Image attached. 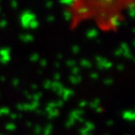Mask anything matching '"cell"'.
Masks as SVG:
<instances>
[{
    "mask_svg": "<svg viewBox=\"0 0 135 135\" xmlns=\"http://www.w3.org/2000/svg\"><path fill=\"white\" fill-rule=\"evenodd\" d=\"M81 135H91V133H84V134H81Z\"/></svg>",
    "mask_w": 135,
    "mask_h": 135,
    "instance_id": "cell-52",
    "label": "cell"
},
{
    "mask_svg": "<svg viewBox=\"0 0 135 135\" xmlns=\"http://www.w3.org/2000/svg\"><path fill=\"white\" fill-rule=\"evenodd\" d=\"M63 104H64V101L62 100V99H59V100L55 101V106H56L57 109H58L59 107H62V106H63Z\"/></svg>",
    "mask_w": 135,
    "mask_h": 135,
    "instance_id": "cell-32",
    "label": "cell"
},
{
    "mask_svg": "<svg viewBox=\"0 0 135 135\" xmlns=\"http://www.w3.org/2000/svg\"><path fill=\"white\" fill-rule=\"evenodd\" d=\"M84 129H86L87 131H92L93 129H94V128H95V125L93 124L92 122H89V121H87V122L84 123Z\"/></svg>",
    "mask_w": 135,
    "mask_h": 135,
    "instance_id": "cell-10",
    "label": "cell"
},
{
    "mask_svg": "<svg viewBox=\"0 0 135 135\" xmlns=\"http://www.w3.org/2000/svg\"><path fill=\"white\" fill-rule=\"evenodd\" d=\"M76 121L74 120V119H72V118H69V120L67 121V123H66V126H67V128H71L72 126H73L74 124H75Z\"/></svg>",
    "mask_w": 135,
    "mask_h": 135,
    "instance_id": "cell-22",
    "label": "cell"
},
{
    "mask_svg": "<svg viewBox=\"0 0 135 135\" xmlns=\"http://www.w3.org/2000/svg\"><path fill=\"white\" fill-rule=\"evenodd\" d=\"M129 16L133 17L135 15V8H134V3H131V7L129 8Z\"/></svg>",
    "mask_w": 135,
    "mask_h": 135,
    "instance_id": "cell-20",
    "label": "cell"
},
{
    "mask_svg": "<svg viewBox=\"0 0 135 135\" xmlns=\"http://www.w3.org/2000/svg\"><path fill=\"white\" fill-rule=\"evenodd\" d=\"M32 88H33V89H37V88H38V86H37V85H35V84H34V85H32Z\"/></svg>",
    "mask_w": 135,
    "mask_h": 135,
    "instance_id": "cell-49",
    "label": "cell"
},
{
    "mask_svg": "<svg viewBox=\"0 0 135 135\" xmlns=\"http://www.w3.org/2000/svg\"><path fill=\"white\" fill-rule=\"evenodd\" d=\"M99 104H100V100L98 99H96L90 103V107L93 108V109H97L98 107H99Z\"/></svg>",
    "mask_w": 135,
    "mask_h": 135,
    "instance_id": "cell-15",
    "label": "cell"
},
{
    "mask_svg": "<svg viewBox=\"0 0 135 135\" xmlns=\"http://www.w3.org/2000/svg\"><path fill=\"white\" fill-rule=\"evenodd\" d=\"M71 50H72V53L77 55V54H79V52H80V47H79L78 45H73Z\"/></svg>",
    "mask_w": 135,
    "mask_h": 135,
    "instance_id": "cell-27",
    "label": "cell"
},
{
    "mask_svg": "<svg viewBox=\"0 0 135 135\" xmlns=\"http://www.w3.org/2000/svg\"><path fill=\"white\" fill-rule=\"evenodd\" d=\"M53 5H54V3L53 2H47V3H45V7H46L47 8H53Z\"/></svg>",
    "mask_w": 135,
    "mask_h": 135,
    "instance_id": "cell-39",
    "label": "cell"
},
{
    "mask_svg": "<svg viewBox=\"0 0 135 135\" xmlns=\"http://www.w3.org/2000/svg\"><path fill=\"white\" fill-rule=\"evenodd\" d=\"M11 114V110L7 107H2L0 109V115H5V114Z\"/></svg>",
    "mask_w": 135,
    "mask_h": 135,
    "instance_id": "cell-16",
    "label": "cell"
},
{
    "mask_svg": "<svg viewBox=\"0 0 135 135\" xmlns=\"http://www.w3.org/2000/svg\"><path fill=\"white\" fill-rule=\"evenodd\" d=\"M36 19V15L29 11H26L21 16V25L25 28H29V23Z\"/></svg>",
    "mask_w": 135,
    "mask_h": 135,
    "instance_id": "cell-1",
    "label": "cell"
},
{
    "mask_svg": "<svg viewBox=\"0 0 135 135\" xmlns=\"http://www.w3.org/2000/svg\"><path fill=\"white\" fill-rule=\"evenodd\" d=\"M123 118H124L125 120L127 121H133L135 118V114L133 111H131V110H129V111H125L124 113H123L122 114Z\"/></svg>",
    "mask_w": 135,
    "mask_h": 135,
    "instance_id": "cell-5",
    "label": "cell"
},
{
    "mask_svg": "<svg viewBox=\"0 0 135 135\" xmlns=\"http://www.w3.org/2000/svg\"><path fill=\"white\" fill-rule=\"evenodd\" d=\"M64 18H65L66 21L70 22L73 18V15H72V12L70 11H64Z\"/></svg>",
    "mask_w": 135,
    "mask_h": 135,
    "instance_id": "cell-9",
    "label": "cell"
},
{
    "mask_svg": "<svg viewBox=\"0 0 135 135\" xmlns=\"http://www.w3.org/2000/svg\"><path fill=\"white\" fill-rule=\"evenodd\" d=\"M71 73H72V75H78V74L80 73V68H78V67L72 68Z\"/></svg>",
    "mask_w": 135,
    "mask_h": 135,
    "instance_id": "cell-26",
    "label": "cell"
},
{
    "mask_svg": "<svg viewBox=\"0 0 135 135\" xmlns=\"http://www.w3.org/2000/svg\"><path fill=\"white\" fill-rule=\"evenodd\" d=\"M123 69H124V66H123V65H118L117 66V70H123Z\"/></svg>",
    "mask_w": 135,
    "mask_h": 135,
    "instance_id": "cell-46",
    "label": "cell"
},
{
    "mask_svg": "<svg viewBox=\"0 0 135 135\" xmlns=\"http://www.w3.org/2000/svg\"><path fill=\"white\" fill-rule=\"evenodd\" d=\"M54 78H55V82H59V80H60V78H61V75H60L59 73H55V77H54Z\"/></svg>",
    "mask_w": 135,
    "mask_h": 135,
    "instance_id": "cell-37",
    "label": "cell"
},
{
    "mask_svg": "<svg viewBox=\"0 0 135 135\" xmlns=\"http://www.w3.org/2000/svg\"><path fill=\"white\" fill-rule=\"evenodd\" d=\"M46 64H47V61L45 59H41V60H40V65H41V67H45Z\"/></svg>",
    "mask_w": 135,
    "mask_h": 135,
    "instance_id": "cell-41",
    "label": "cell"
},
{
    "mask_svg": "<svg viewBox=\"0 0 135 135\" xmlns=\"http://www.w3.org/2000/svg\"><path fill=\"white\" fill-rule=\"evenodd\" d=\"M107 125H108V126H113V125H114V121H113V120H108L107 121Z\"/></svg>",
    "mask_w": 135,
    "mask_h": 135,
    "instance_id": "cell-44",
    "label": "cell"
},
{
    "mask_svg": "<svg viewBox=\"0 0 135 135\" xmlns=\"http://www.w3.org/2000/svg\"><path fill=\"white\" fill-rule=\"evenodd\" d=\"M90 78L93 79V80H97V79H99V74L97 72H92L90 74Z\"/></svg>",
    "mask_w": 135,
    "mask_h": 135,
    "instance_id": "cell-33",
    "label": "cell"
},
{
    "mask_svg": "<svg viewBox=\"0 0 135 135\" xmlns=\"http://www.w3.org/2000/svg\"><path fill=\"white\" fill-rule=\"evenodd\" d=\"M61 4L66 5V6H72V5L76 4V2H74V1H62Z\"/></svg>",
    "mask_w": 135,
    "mask_h": 135,
    "instance_id": "cell-30",
    "label": "cell"
},
{
    "mask_svg": "<svg viewBox=\"0 0 135 135\" xmlns=\"http://www.w3.org/2000/svg\"><path fill=\"white\" fill-rule=\"evenodd\" d=\"M57 57H58V59H59V58L61 59V58H62V55H58V56H57Z\"/></svg>",
    "mask_w": 135,
    "mask_h": 135,
    "instance_id": "cell-51",
    "label": "cell"
},
{
    "mask_svg": "<svg viewBox=\"0 0 135 135\" xmlns=\"http://www.w3.org/2000/svg\"><path fill=\"white\" fill-rule=\"evenodd\" d=\"M38 59H40V55H38V54H33V55L30 56V60H31L32 62L38 61Z\"/></svg>",
    "mask_w": 135,
    "mask_h": 135,
    "instance_id": "cell-23",
    "label": "cell"
},
{
    "mask_svg": "<svg viewBox=\"0 0 135 135\" xmlns=\"http://www.w3.org/2000/svg\"><path fill=\"white\" fill-rule=\"evenodd\" d=\"M51 89L53 91H55V93H57V95L58 96H61L62 93H63L64 89V85L61 84L60 82H52V86H51Z\"/></svg>",
    "mask_w": 135,
    "mask_h": 135,
    "instance_id": "cell-3",
    "label": "cell"
},
{
    "mask_svg": "<svg viewBox=\"0 0 135 135\" xmlns=\"http://www.w3.org/2000/svg\"><path fill=\"white\" fill-rule=\"evenodd\" d=\"M11 59V50L8 48H3L0 50V62L7 64Z\"/></svg>",
    "mask_w": 135,
    "mask_h": 135,
    "instance_id": "cell-2",
    "label": "cell"
},
{
    "mask_svg": "<svg viewBox=\"0 0 135 135\" xmlns=\"http://www.w3.org/2000/svg\"><path fill=\"white\" fill-rule=\"evenodd\" d=\"M67 65L69 66L70 68H74L76 67V61L75 60H73V59H70V60H68L67 61Z\"/></svg>",
    "mask_w": 135,
    "mask_h": 135,
    "instance_id": "cell-24",
    "label": "cell"
},
{
    "mask_svg": "<svg viewBox=\"0 0 135 135\" xmlns=\"http://www.w3.org/2000/svg\"><path fill=\"white\" fill-rule=\"evenodd\" d=\"M35 132L38 133V134H40V133L41 132V128H40V126H37L36 128H35Z\"/></svg>",
    "mask_w": 135,
    "mask_h": 135,
    "instance_id": "cell-40",
    "label": "cell"
},
{
    "mask_svg": "<svg viewBox=\"0 0 135 135\" xmlns=\"http://www.w3.org/2000/svg\"><path fill=\"white\" fill-rule=\"evenodd\" d=\"M114 55H115L116 56H120V55H123V51L121 50L119 47H118V49H116L115 52H114Z\"/></svg>",
    "mask_w": 135,
    "mask_h": 135,
    "instance_id": "cell-31",
    "label": "cell"
},
{
    "mask_svg": "<svg viewBox=\"0 0 135 135\" xmlns=\"http://www.w3.org/2000/svg\"><path fill=\"white\" fill-rule=\"evenodd\" d=\"M99 36V31H98L96 28H91V29H88L86 32V37L88 38H96L97 37Z\"/></svg>",
    "mask_w": 135,
    "mask_h": 135,
    "instance_id": "cell-7",
    "label": "cell"
},
{
    "mask_svg": "<svg viewBox=\"0 0 135 135\" xmlns=\"http://www.w3.org/2000/svg\"><path fill=\"white\" fill-rule=\"evenodd\" d=\"M21 40L25 42H30L34 40L33 38V36L32 35H29V34H25V35H23L21 36Z\"/></svg>",
    "mask_w": 135,
    "mask_h": 135,
    "instance_id": "cell-11",
    "label": "cell"
},
{
    "mask_svg": "<svg viewBox=\"0 0 135 135\" xmlns=\"http://www.w3.org/2000/svg\"><path fill=\"white\" fill-rule=\"evenodd\" d=\"M38 22L36 19L33 20L29 23V28H31V29H36V28H38Z\"/></svg>",
    "mask_w": 135,
    "mask_h": 135,
    "instance_id": "cell-18",
    "label": "cell"
},
{
    "mask_svg": "<svg viewBox=\"0 0 135 135\" xmlns=\"http://www.w3.org/2000/svg\"><path fill=\"white\" fill-rule=\"evenodd\" d=\"M81 65H82L84 68H85V69H90V68L92 67L91 62L89 61V60H87V59H82V61H81Z\"/></svg>",
    "mask_w": 135,
    "mask_h": 135,
    "instance_id": "cell-12",
    "label": "cell"
},
{
    "mask_svg": "<svg viewBox=\"0 0 135 135\" xmlns=\"http://www.w3.org/2000/svg\"><path fill=\"white\" fill-rule=\"evenodd\" d=\"M87 104H88V103H87L86 101H85V100H83V101H81L80 103H79V107H80L81 109H82V108H84V107H85V106H86Z\"/></svg>",
    "mask_w": 135,
    "mask_h": 135,
    "instance_id": "cell-36",
    "label": "cell"
},
{
    "mask_svg": "<svg viewBox=\"0 0 135 135\" xmlns=\"http://www.w3.org/2000/svg\"><path fill=\"white\" fill-rule=\"evenodd\" d=\"M126 135H129V134H126Z\"/></svg>",
    "mask_w": 135,
    "mask_h": 135,
    "instance_id": "cell-55",
    "label": "cell"
},
{
    "mask_svg": "<svg viewBox=\"0 0 135 135\" xmlns=\"http://www.w3.org/2000/svg\"><path fill=\"white\" fill-rule=\"evenodd\" d=\"M55 109H57L56 106H55V101H54V102H50L46 107V113L48 114V113H50L51 111H53V110H55Z\"/></svg>",
    "mask_w": 135,
    "mask_h": 135,
    "instance_id": "cell-13",
    "label": "cell"
},
{
    "mask_svg": "<svg viewBox=\"0 0 135 135\" xmlns=\"http://www.w3.org/2000/svg\"><path fill=\"white\" fill-rule=\"evenodd\" d=\"M113 67V63L111 61H109L108 60L107 62H106V64H105V67H104V69L105 70H109V69H111V68Z\"/></svg>",
    "mask_w": 135,
    "mask_h": 135,
    "instance_id": "cell-34",
    "label": "cell"
},
{
    "mask_svg": "<svg viewBox=\"0 0 135 135\" xmlns=\"http://www.w3.org/2000/svg\"><path fill=\"white\" fill-rule=\"evenodd\" d=\"M52 131H53V126L51 124L47 125V127L44 129V135H51Z\"/></svg>",
    "mask_w": 135,
    "mask_h": 135,
    "instance_id": "cell-17",
    "label": "cell"
},
{
    "mask_svg": "<svg viewBox=\"0 0 135 135\" xmlns=\"http://www.w3.org/2000/svg\"><path fill=\"white\" fill-rule=\"evenodd\" d=\"M12 84L14 85V86H17L18 84H19V80L18 79H15V80L12 81Z\"/></svg>",
    "mask_w": 135,
    "mask_h": 135,
    "instance_id": "cell-43",
    "label": "cell"
},
{
    "mask_svg": "<svg viewBox=\"0 0 135 135\" xmlns=\"http://www.w3.org/2000/svg\"><path fill=\"white\" fill-rule=\"evenodd\" d=\"M106 135H108V134H106Z\"/></svg>",
    "mask_w": 135,
    "mask_h": 135,
    "instance_id": "cell-56",
    "label": "cell"
},
{
    "mask_svg": "<svg viewBox=\"0 0 135 135\" xmlns=\"http://www.w3.org/2000/svg\"><path fill=\"white\" fill-rule=\"evenodd\" d=\"M51 86H52V82L49 80L45 81L44 82V87L46 89H51Z\"/></svg>",
    "mask_w": 135,
    "mask_h": 135,
    "instance_id": "cell-29",
    "label": "cell"
},
{
    "mask_svg": "<svg viewBox=\"0 0 135 135\" xmlns=\"http://www.w3.org/2000/svg\"><path fill=\"white\" fill-rule=\"evenodd\" d=\"M47 21H48V23H53V22L55 21V17H54L53 15H50V16L47 18Z\"/></svg>",
    "mask_w": 135,
    "mask_h": 135,
    "instance_id": "cell-38",
    "label": "cell"
},
{
    "mask_svg": "<svg viewBox=\"0 0 135 135\" xmlns=\"http://www.w3.org/2000/svg\"><path fill=\"white\" fill-rule=\"evenodd\" d=\"M106 16H107V15H106V12H101L100 13V17H101V18H106Z\"/></svg>",
    "mask_w": 135,
    "mask_h": 135,
    "instance_id": "cell-47",
    "label": "cell"
},
{
    "mask_svg": "<svg viewBox=\"0 0 135 135\" xmlns=\"http://www.w3.org/2000/svg\"><path fill=\"white\" fill-rule=\"evenodd\" d=\"M103 83L106 85H111V84H113V83H114V80L111 78H108V79H105V80L103 81Z\"/></svg>",
    "mask_w": 135,
    "mask_h": 135,
    "instance_id": "cell-28",
    "label": "cell"
},
{
    "mask_svg": "<svg viewBox=\"0 0 135 135\" xmlns=\"http://www.w3.org/2000/svg\"><path fill=\"white\" fill-rule=\"evenodd\" d=\"M70 81L71 84H79V83H81V81H82V77H81L80 74H78V75H71L70 77Z\"/></svg>",
    "mask_w": 135,
    "mask_h": 135,
    "instance_id": "cell-8",
    "label": "cell"
},
{
    "mask_svg": "<svg viewBox=\"0 0 135 135\" xmlns=\"http://www.w3.org/2000/svg\"><path fill=\"white\" fill-rule=\"evenodd\" d=\"M58 114H59V110L58 109H55V110H53V111H51L50 113H48V117L52 119V118L56 117Z\"/></svg>",
    "mask_w": 135,
    "mask_h": 135,
    "instance_id": "cell-14",
    "label": "cell"
},
{
    "mask_svg": "<svg viewBox=\"0 0 135 135\" xmlns=\"http://www.w3.org/2000/svg\"><path fill=\"white\" fill-rule=\"evenodd\" d=\"M16 129V125L14 124V123H8V124L6 125V129H8V131H14V129Z\"/></svg>",
    "mask_w": 135,
    "mask_h": 135,
    "instance_id": "cell-21",
    "label": "cell"
},
{
    "mask_svg": "<svg viewBox=\"0 0 135 135\" xmlns=\"http://www.w3.org/2000/svg\"><path fill=\"white\" fill-rule=\"evenodd\" d=\"M7 25H8V22H7L6 20H1V21H0V27L4 28V27H6Z\"/></svg>",
    "mask_w": 135,
    "mask_h": 135,
    "instance_id": "cell-35",
    "label": "cell"
},
{
    "mask_svg": "<svg viewBox=\"0 0 135 135\" xmlns=\"http://www.w3.org/2000/svg\"><path fill=\"white\" fill-rule=\"evenodd\" d=\"M11 119H16L17 114H11Z\"/></svg>",
    "mask_w": 135,
    "mask_h": 135,
    "instance_id": "cell-45",
    "label": "cell"
},
{
    "mask_svg": "<svg viewBox=\"0 0 135 135\" xmlns=\"http://www.w3.org/2000/svg\"><path fill=\"white\" fill-rule=\"evenodd\" d=\"M96 110H97V112H99V113L102 112V109H101L100 107H98V108H97V109H96Z\"/></svg>",
    "mask_w": 135,
    "mask_h": 135,
    "instance_id": "cell-48",
    "label": "cell"
},
{
    "mask_svg": "<svg viewBox=\"0 0 135 135\" xmlns=\"http://www.w3.org/2000/svg\"><path fill=\"white\" fill-rule=\"evenodd\" d=\"M89 11V9L87 8H80L78 9V12L80 13L81 15H84V14H86L87 12Z\"/></svg>",
    "mask_w": 135,
    "mask_h": 135,
    "instance_id": "cell-25",
    "label": "cell"
},
{
    "mask_svg": "<svg viewBox=\"0 0 135 135\" xmlns=\"http://www.w3.org/2000/svg\"><path fill=\"white\" fill-rule=\"evenodd\" d=\"M11 7H12V8H17L18 3H17L16 1H12V2H11Z\"/></svg>",
    "mask_w": 135,
    "mask_h": 135,
    "instance_id": "cell-42",
    "label": "cell"
},
{
    "mask_svg": "<svg viewBox=\"0 0 135 135\" xmlns=\"http://www.w3.org/2000/svg\"><path fill=\"white\" fill-rule=\"evenodd\" d=\"M73 94H74V92H73V90H72V89L65 88V89H64V91H63V93H62V95H61L62 100L65 101V100H68V99H70V98L73 96Z\"/></svg>",
    "mask_w": 135,
    "mask_h": 135,
    "instance_id": "cell-4",
    "label": "cell"
},
{
    "mask_svg": "<svg viewBox=\"0 0 135 135\" xmlns=\"http://www.w3.org/2000/svg\"><path fill=\"white\" fill-rule=\"evenodd\" d=\"M110 23H111V25H112L113 26L117 27V26H119V25H121L120 17L117 16V15H114V16H112L110 18Z\"/></svg>",
    "mask_w": 135,
    "mask_h": 135,
    "instance_id": "cell-6",
    "label": "cell"
},
{
    "mask_svg": "<svg viewBox=\"0 0 135 135\" xmlns=\"http://www.w3.org/2000/svg\"><path fill=\"white\" fill-rule=\"evenodd\" d=\"M41 93H36V94H34V95L31 96V99H33V101H38L41 98Z\"/></svg>",
    "mask_w": 135,
    "mask_h": 135,
    "instance_id": "cell-19",
    "label": "cell"
},
{
    "mask_svg": "<svg viewBox=\"0 0 135 135\" xmlns=\"http://www.w3.org/2000/svg\"><path fill=\"white\" fill-rule=\"evenodd\" d=\"M59 66H60L59 65V63H55V67L56 68H59Z\"/></svg>",
    "mask_w": 135,
    "mask_h": 135,
    "instance_id": "cell-50",
    "label": "cell"
},
{
    "mask_svg": "<svg viewBox=\"0 0 135 135\" xmlns=\"http://www.w3.org/2000/svg\"><path fill=\"white\" fill-rule=\"evenodd\" d=\"M0 11H1V8H0Z\"/></svg>",
    "mask_w": 135,
    "mask_h": 135,
    "instance_id": "cell-53",
    "label": "cell"
},
{
    "mask_svg": "<svg viewBox=\"0 0 135 135\" xmlns=\"http://www.w3.org/2000/svg\"><path fill=\"white\" fill-rule=\"evenodd\" d=\"M0 135H3V134H0Z\"/></svg>",
    "mask_w": 135,
    "mask_h": 135,
    "instance_id": "cell-54",
    "label": "cell"
}]
</instances>
